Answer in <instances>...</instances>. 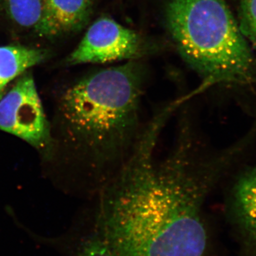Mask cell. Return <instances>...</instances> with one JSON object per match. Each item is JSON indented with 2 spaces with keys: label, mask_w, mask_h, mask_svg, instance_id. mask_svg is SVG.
Returning <instances> with one entry per match:
<instances>
[{
  "label": "cell",
  "mask_w": 256,
  "mask_h": 256,
  "mask_svg": "<svg viewBox=\"0 0 256 256\" xmlns=\"http://www.w3.org/2000/svg\"><path fill=\"white\" fill-rule=\"evenodd\" d=\"M170 119L160 109L148 120L130 158L99 194L96 232L116 256H205L204 204L242 156L236 144L205 148L188 116L180 117L172 146L156 158Z\"/></svg>",
  "instance_id": "1"
},
{
  "label": "cell",
  "mask_w": 256,
  "mask_h": 256,
  "mask_svg": "<svg viewBox=\"0 0 256 256\" xmlns=\"http://www.w3.org/2000/svg\"><path fill=\"white\" fill-rule=\"evenodd\" d=\"M144 84L140 64L129 60L87 76L64 94V118L90 158L98 192L126 164L142 136Z\"/></svg>",
  "instance_id": "2"
},
{
  "label": "cell",
  "mask_w": 256,
  "mask_h": 256,
  "mask_svg": "<svg viewBox=\"0 0 256 256\" xmlns=\"http://www.w3.org/2000/svg\"><path fill=\"white\" fill-rule=\"evenodd\" d=\"M166 28L201 84L191 98L215 86L256 82V58L225 0H168Z\"/></svg>",
  "instance_id": "3"
},
{
  "label": "cell",
  "mask_w": 256,
  "mask_h": 256,
  "mask_svg": "<svg viewBox=\"0 0 256 256\" xmlns=\"http://www.w3.org/2000/svg\"><path fill=\"white\" fill-rule=\"evenodd\" d=\"M0 130L42 148L50 139L48 126L34 80L22 77L0 97Z\"/></svg>",
  "instance_id": "4"
},
{
  "label": "cell",
  "mask_w": 256,
  "mask_h": 256,
  "mask_svg": "<svg viewBox=\"0 0 256 256\" xmlns=\"http://www.w3.org/2000/svg\"><path fill=\"white\" fill-rule=\"evenodd\" d=\"M146 45L138 33L114 20L102 16L89 28L70 56L72 64H106L134 60L142 56Z\"/></svg>",
  "instance_id": "5"
},
{
  "label": "cell",
  "mask_w": 256,
  "mask_h": 256,
  "mask_svg": "<svg viewBox=\"0 0 256 256\" xmlns=\"http://www.w3.org/2000/svg\"><path fill=\"white\" fill-rule=\"evenodd\" d=\"M226 206L230 223L245 248L256 254V164L234 178Z\"/></svg>",
  "instance_id": "6"
},
{
  "label": "cell",
  "mask_w": 256,
  "mask_h": 256,
  "mask_svg": "<svg viewBox=\"0 0 256 256\" xmlns=\"http://www.w3.org/2000/svg\"><path fill=\"white\" fill-rule=\"evenodd\" d=\"M92 8V0H44L37 30L54 36L79 30L88 20Z\"/></svg>",
  "instance_id": "7"
},
{
  "label": "cell",
  "mask_w": 256,
  "mask_h": 256,
  "mask_svg": "<svg viewBox=\"0 0 256 256\" xmlns=\"http://www.w3.org/2000/svg\"><path fill=\"white\" fill-rule=\"evenodd\" d=\"M43 52L20 46L0 47V97L5 86L26 69L40 63Z\"/></svg>",
  "instance_id": "8"
},
{
  "label": "cell",
  "mask_w": 256,
  "mask_h": 256,
  "mask_svg": "<svg viewBox=\"0 0 256 256\" xmlns=\"http://www.w3.org/2000/svg\"><path fill=\"white\" fill-rule=\"evenodd\" d=\"M44 0H4L12 20L26 28L37 30L41 22Z\"/></svg>",
  "instance_id": "9"
},
{
  "label": "cell",
  "mask_w": 256,
  "mask_h": 256,
  "mask_svg": "<svg viewBox=\"0 0 256 256\" xmlns=\"http://www.w3.org/2000/svg\"><path fill=\"white\" fill-rule=\"evenodd\" d=\"M239 16L240 32L256 46V0H240Z\"/></svg>",
  "instance_id": "10"
},
{
  "label": "cell",
  "mask_w": 256,
  "mask_h": 256,
  "mask_svg": "<svg viewBox=\"0 0 256 256\" xmlns=\"http://www.w3.org/2000/svg\"><path fill=\"white\" fill-rule=\"evenodd\" d=\"M78 256H116L110 245L98 232L80 245Z\"/></svg>",
  "instance_id": "11"
}]
</instances>
